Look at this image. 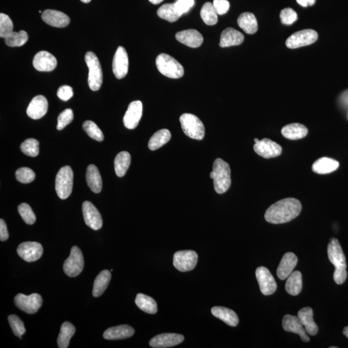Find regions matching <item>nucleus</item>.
I'll return each mask as SVG.
<instances>
[{
	"label": "nucleus",
	"mask_w": 348,
	"mask_h": 348,
	"mask_svg": "<svg viewBox=\"0 0 348 348\" xmlns=\"http://www.w3.org/2000/svg\"><path fill=\"white\" fill-rule=\"evenodd\" d=\"M74 119V113L70 108H67L60 113L58 118L57 129L61 130L65 129Z\"/></svg>",
	"instance_id": "09e8293b"
},
{
	"label": "nucleus",
	"mask_w": 348,
	"mask_h": 348,
	"mask_svg": "<svg viewBox=\"0 0 348 348\" xmlns=\"http://www.w3.org/2000/svg\"><path fill=\"white\" fill-rule=\"evenodd\" d=\"M174 4L177 10L178 11L181 15H183V14L187 13V12L190 10V7L183 0H177Z\"/></svg>",
	"instance_id": "6e6d98bb"
},
{
	"label": "nucleus",
	"mask_w": 348,
	"mask_h": 348,
	"mask_svg": "<svg viewBox=\"0 0 348 348\" xmlns=\"http://www.w3.org/2000/svg\"><path fill=\"white\" fill-rule=\"evenodd\" d=\"M82 211L85 223L90 228L94 230H98L102 227V217L98 210L92 203L90 201H85L83 203Z\"/></svg>",
	"instance_id": "ddd939ff"
},
{
	"label": "nucleus",
	"mask_w": 348,
	"mask_h": 348,
	"mask_svg": "<svg viewBox=\"0 0 348 348\" xmlns=\"http://www.w3.org/2000/svg\"><path fill=\"white\" fill-rule=\"evenodd\" d=\"M297 2L300 6L304 7L313 6L316 3V0H297Z\"/></svg>",
	"instance_id": "4d7b16f0"
},
{
	"label": "nucleus",
	"mask_w": 348,
	"mask_h": 348,
	"mask_svg": "<svg viewBox=\"0 0 348 348\" xmlns=\"http://www.w3.org/2000/svg\"><path fill=\"white\" fill-rule=\"evenodd\" d=\"M184 339L183 335L177 333H163L151 338L149 344L154 348L170 347L181 344Z\"/></svg>",
	"instance_id": "a211bd4d"
},
{
	"label": "nucleus",
	"mask_w": 348,
	"mask_h": 348,
	"mask_svg": "<svg viewBox=\"0 0 348 348\" xmlns=\"http://www.w3.org/2000/svg\"><path fill=\"white\" fill-rule=\"evenodd\" d=\"M213 6L218 15H223L228 11L229 9V3L228 0H214Z\"/></svg>",
	"instance_id": "603ef678"
},
{
	"label": "nucleus",
	"mask_w": 348,
	"mask_h": 348,
	"mask_svg": "<svg viewBox=\"0 0 348 348\" xmlns=\"http://www.w3.org/2000/svg\"><path fill=\"white\" fill-rule=\"evenodd\" d=\"M163 1H164V0H149V2H150V3L154 5L160 4Z\"/></svg>",
	"instance_id": "052dcab7"
},
{
	"label": "nucleus",
	"mask_w": 348,
	"mask_h": 348,
	"mask_svg": "<svg viewBox=\"0 0 348 348\" xmlns=\"http://www.w3.org/2000/svg\"><path fill=\"white\" fill-rule=\"evenodd\" d=\"M74 174L69 166H65L59 170L56 175L55 188L58 197L66 200L72 191Z\"/></svg>",
	"instance_id": "423d86ee"
},
{
	"label": "nucleus",
	"mask_w": 348,
	"mask_h": 348,
	"mask_svg": "<svg viewBox=\"0 0 348 348\" xmlns=\"http://www.w3.org/2000/svg\"><path fill=\"white\" fill-rule=\"evenodd\" d=\"M48 101L46 97L39 95L34 97L28 105L27 113L33 120H39L46 114L48 110Z\"/></svg>",
	"instance_id": "aec40b11"
},
{
	"label": "nucleus",
	"mask_w": 348,
	"mask_h": 348,
	"mask_svg": "<svg viewBox=\"0 0 348 348\" xmlns=\"http://www.w3.org/2000/svg\"><path fill=\"white\" fill-rule=\"evenodd\" d=\"M211 312L213 316L224 322L229 326L235 327L238 325L239 317L233 310L227 307L215 306L212 307Z\"/></svg>",
	"instance_id": "c85d7f7f"
},
{
	"label": "nucleus",
	"mask_w": 348,
	"mask_h": 348,
	"mask_svg": "<svg viewBox=\"0 0 348 348\" xmlns=\"http://www.w3.org/2000/svg\"><path fill=\"white\" fill-rule=\"evenodd\" d=\"M4 39L7 46L11 47H21L27 43L28 36L27 32L25 30H20L18 32H12Z\"/></svg>",
	"instance_id": "a19ab883"
},
{
	"label": "nucleus",
	"mask_w": 348,
	"mask_h": 348,
	"mask_svg": "<svg viewBox=\"0 0 348 348\" xmlns=\"http://www.w3.org/2000/svg\"><path fill=\"white\" fill-rule=\"evenodd\" d=\"M84 267V255L78 246H73L70 256L63 264V270L70 278H75L82 273Z\"/></svg>",
	"instance_id": "0eeeda50"
},
{
	"label": "nucleus",
	"mask_w": 348,
	"mask_h": 348,
	"mask_svg": "<svg viewBox=\"0 0 348 348\" xmlns=\"http://www.w3.org/2000/svg\"><path fill=\"white\" fill-rule=\"evenodd\" d=\"M347 278L346 268L335 269L333 279L337 285H342L344 283Z\"/></svg>",
	"instance_id": "864d4df0"
},
{
	"label": "nucleus",
	"mask_w": 348,
	"mask_h": 348,
	"mask_svg": "<svg viewBox=\"0 0 348 348\" xmlns=\"http://www.w3.org/2000/svg\"><path fill=\"white\" fill-rule=\"evenodd\" d=\"M253 149L258 155L265 159L278 157L282 153L281 146L268 138H264L255 143Z\"/></svg>",
	"instance_id": "2eb2a0df"
},
{
	"label": "nucleus",
	"mask_w": 348,
	"mask_h": 348,
	"mask_svg": "<svg viewBox=\"0 0 348 348\" xmlns=\"http://www.w3.org/2000/svg\"><path fill=\"white\" fill-rule=\"evenodd\" d=\"M135 302L137 306L142 311L149 314H155L158 312L157 303L155 300L148 295L143 293H139L137 295Z\"/></svg>",
	"instance_id": "f704fd0d"
},
{
	"label": "nucleus",
	"mask_w": 348,
	"mask_h": 348,
	"mask_svg": "<svg viewBox=\"0 0 348 348\" xmlns=\"http://www.w3.org/2000/svg\"><path fill=\"white\" fill-rule=\"evenodd\" d=\"M189 7H192L194 5V0H183Z\"/></svg>",
	"instance_id": "bf43d9fd"
},
{
	"label": "nucleus",
	"mask_w": 348,
	"mask_h": 348,
	"mask_svg": "<svg viewBox=\"0 0 348 348\" xmlns=\"http://www.w3.org/2000/svg\"><path fill=\"white\" fill-rule=\"evenodd\" d=\"M330 348H337V347H335V346H331Z\"/></svg>",
	"instance_id": "69168bd1"
},
{
	"label": "nucleus",
	"mask_w": 348,
	"mask_h": 348,
	"mask_svg": "<svg viewBox=\"0 0 348 348\" xmlns=\"http://www.w3.org/2000/svg\"><path fill=\"white\" fill-rule=\"evenodd\" d=\"M302 288V274L299 271L293 272L287 278L285 289L291 295H299Z\"/></svg>",
	"instance_id": "72a5a7b5"
},
{
	"label": "nucleus",
	"mask_w": 348,
	"mask_h": 348,
	"mask_svg": "<svg viewBox=\"0 0 348 348\" xmlns=\"http://www.w3.org/2000/svg\"><path fill=\"white\" fill-rule=\"evenodd\" d=\"M134 333L133 328L123 324L107 329L103 333V337L106 340H122L131 337Z\"/></svg>",
	"instance_id": "bb28decb"
},
{
	"label": "nucleus",
	"mask_w": 348,
	"mask_h": 348,
	"mask_svg": "<svg viewBox=\"0 0 348 348\" xmlns=\"http://www.w3.org/2000/svg\"><path fill=\"white\" fill-rule=\"evenodd\" d=\"M83 129L89 135V136L94 140L99 142L103 141V132L95 123L92 122V121H86L83 125Z\"/></svg>",
	"instance_id": "37998d69"
},
{
	"label": "nucleus",
	"mask_w": 348,
	"mask_h": 348,
	"mask_svg": "<svg viewBox=\"0 0 348 348\" xmlns=\"http://www.w3.org/2000/svg\"><path fill=\"white\" fill-rule=\"evenodd\" d=\"M255 276L259 283L260 292L264 295L273 294L277 290L276 282L270 272L263 266L257 267Z\"/></svg>",
	"instance_id": "9b49d317"
},
{
	"label": "nucleus",
	"mask_w": 348,
	"mask_h": 348,
	"mask_svg": "<svg viewBox=\"0 0 348 348\" xmlns=\"http://www.w3.org/2000/svg\"><path fill=\"white\" fill-rule=\"evenodd\" d=\"M85 62L89 68L88 84L92 91H98L103 84V72L98 57L92 52L85 55Z\"/></svg>",
	"instance_id": "20e7f679"
},
{
	"label": "nucleus",
	"mask_w": 348,
	"mask_h": 348,
	"mask_svg": "<svg viewBox=\"0 0 348 348\" xmlns=\"http://www.w3.org/2000/svg\"><path fill=\"white\" fill-rule=\"evenodd\" d=\"M339 167V163L333 159L321 158L314 162L312 165V170L319 174H327L337 170Z\"/></svg>",
	"instance_id": "c756f323"
},
{
	"label": "nucleus",
	"mask_w": 348,
	"mask_h": 348,
	"mask_svg": "<svg viewBox=\"0 0 348 348\" xmlns=\"http://www.w3.org/2000/svg\"><path fill=\"white\" fill-rule=\"evenodd\" d=\"M131 163V156L127 151H122L118 153L114 160V168L116 175L118 177L124 176Z\"/></svg>",
	"instance_id": "c9c22d12"
},
{
	"label": "nucleus",
	"mask_w": 348,
	"mask_h": 348,
	"mask_svg": "<svg viewBox=\"0 0 348 348\" xmlns=\"http://www.w3.org/2000/svg\"><path fill=\"white\" fill-rule=\"evenodd\" d=\"M156 66L163 75L172 79H178L183 76V66L176 59L169 54H161L156 58Z\"/></svg>",
	"instance_id": "7ed1b4c3"
},
{
	"label": "nucleus",
	"mask_w": 348,
	"mask_h": 348,
	"mask_svg": "<svg viewBox=\"0 0 348 348\" xmlns=\"http://www.w3.org/2000/svg\"><path fill=\"white\" fill-rule=\"evenodd\" d=\"M33 66L40 72H50L55 69L57 60L55 57L49 52L40 51L34 56Z\"/></svg>",
	"instance_id": "6ab92c4d"
},
{
	"label": "nucleus",
	"mask_w": 348,
	"mask_h": 348,
	"mask_svg": "<svg viewBox=\"0 0 348 348\" xmlns=\"http://www.w3.org/2000/svg\"><path fill=\"white\" fill-rule=\"evenodd\" d=\"M301 210V203L299 200L294 198L284 199L267 208L264 217L269 223H286L296 218Z\"/></svg>",
	"instance_id": "f257e3e1"
},
{
	"label": "nucleus",
	"mask_w": 348,
	"mask_h": 348,
	"mask_svg": "<svg viewBox=\"0 0 348 348\" xmlns=\"http://www.w3.org/2000/svg\"><path fill=\"white\" fill-rule=\"evenodd\" d=\"M283 328L288 332H292L299 335L303 342H307L310 340L304 326H302L297 316L286 315L283 319Z\"/></svg>",
	"instance_id": "412c9836"
},
{
	"label": "nucleus",
	"mask_w": 348,
	"mask_h": 348,
	"mask_svg": "<svg viewBox=\"0 0 348 348\" xmlns=\"http://www.w3.org/2000/svg\"><path fill=\"white\" fill-rule=\"evenodd\" d=\"M214 186L217 194L225 193L231 185V170L229 166L222 159H217L213 165Z\"/></svg>",
	"instance_id": "f03ea898"
},
{
	"label": "nucleus",
	"mask_w": 348,
	"mask_h": 348,
	"mask_svg": "<svg viewBox=\"0 0 348 348\" xmlns=\"http://www.w3.org/2000/svg\"><path fill=\"white\" fill-rule=\"evenodd\" d=\"M259 141H260V140H259V139H258L257 138H255V139H254L255 143H257V142H259Z\"/></svg>",
	"instance_id": "0e129e2a"
},
{
	"label": "nucleus",
	"mask_w": 348,
	"mask_h": 348,
	"mask_svg": "<svg viewBox=\"0 0 348 348\" xmlns=\"http://www.w3.org/2000/svg\"><path fill=\"white\" fill-rule=\"evenodd\" d=\"M318 39V34L313 29H304L293 33L286 41L289 49H297L310 46Z\"/></svg>",
	"instance_id": "6e6552de"
},
{
	"label": "nucleus",
	"mask_w": 348,
	"mask_h": 348,
	"mask_svg": "<svg viewBox=\"0 0 348 348\" xmlns=\"http://www.w3.org/2000/svg\"><path fill=\"white\" fill-rule=\"evenodd\" d=\"M8 238L9 233L8 230H7V224L4 220L1 219L0 220V240L6 241Z\"/></svg>",
	"instance_id": "5fc2aeb1"
},
{
	"label": "nucleus",
	"mask_w": 348,
	"mask_h": 348,
	"mask_svg": "<svg viewBox=\"0 0 348 348\" xmlns=\"http://www.w3.org/2000/svg\"><path fill=\"white\" fill-rule=\"evenodd\" d=\"M177 41L191 48H198L203 43V37L200 32L194 29L183 30L176 35Z\"/></svg>",
	"instance_id": "b1692460"
},
{
	"label": "nucleus",
	"mask_w": 348,
	"mask_h": 348,
	"mask_svg": "<svg viewBox=\"0 0 348 348\" xmlns=\"http://www.w3.org/2000/svg\"><path fill=\"white\" fill-rule=\"evenodd\" d=\"M343 334H344L345 337L348 338V326H346V327L344 328V330H343Z\"/></svg>",
	"instance_id": "680f3d73"
},
{
	"label": "nucleus",
	"mask_w": 348,
	"mask_h": 348,
	"mask_svg": "<svg viewBox=\"0 0 348 348\" xmlns=\"http://www.w3.org/2000/svg\"><path fill=\"white\" fill-rule=\"evenodd\" d=\"M75 332V328L69 322H65L61 325L60 335L58 338V345L60 348H67L69 345L71 338Z\"/></svg>",
	"instance_id": "4c0bfd02"
},
{
	"label": "nucleus",
	"mask_w": 348,
	"mask_h": 348,
	"mask_svg": "<svg viewBox=\"0 0 348 348\" xmlns=\"http://www.w3.org/2000/svg\"><path fill=\"white\" fill-rule=\"evenodd\" d=\"M244 40H245V37L242 33L236 30L235 28H227L222 32L219 46L224 48V47L239 46L243 44Z\"/></svg>",
	"instance_id": "a878e982"
},
{
	"label": "nucleus",
	"mask_w": 348,
	"mask_h": 348,
	"mask_svg": "<svg viewBox=\"0 0 348 348\" xmlns=\"http://www.w3.org/2000/svg\"><path fill=\"white\" fill-rule=\"evenodd\" d=\"M198 260V253L194 251H179L174 255L173 264L179 271L186 272L192 270L195 268Z\"/></svg>",
	"instance_id": "1a4fd4ad"
},
{
	"label": "nucleus",
	"mask_w": 348,
	"mask_h": 348,
	"mask_svg": "<svg viewBox=\"0 0 348 348\" xmlns=\"http://www.w3.org/2000/svg\"><path fill=\"white\" fill-rule=\"evenodd\" d=\"M18 210L19 214H20L25 223L29 224V225L34 224L36 217H35L34 213L29 205L27 203H21V205H19Z\"/></svg>",
	"instance_id": "a18cd8bd"
},
{
	"label": "nucleus",
	"mask_w": 348,
	"mask_h": 348,
	"mask_svg": "<svg viewBox=\"0 0 348 348\" xmlns=\"http://www.w3.org/2000/svg\"><path fill=\"white\" fill-rule=\"evenodd\" d=\"M13 23L8 15L0 14V37L6 38L13 32Z\"/></svg>",
	"instance_id": "c03bdc74"
},
{
	"label": "nucleus",
	"mask_w": 348,
	"mask_h": 348,
	"mask_svg": "<svg viewBox=\"0 0 348 348\" xmlns=\"http://www.w3.org/2000/svg\"><path fill=\"white\" fill-rule=\"evenodd\" d=\"M217 15L218 14H217L216 11H215L212 3L207 2V3L203 5L201 10V16L206 24L208 25H214L216 24L217 21H218Z\"/></svg>",
	"instance_id": "ea45409f"
},
{
	"label": "nucleus",
	"mask_w": 348,
	"mask_h": 348,
	"mask_svg": "<svg viewBox=\"0 0 348 348\" xmlns=\"http://www.w3.org/2000/svg\"><path fill=\"white\" fill-rule=\"evenodd\" d=\"M143 114V104L140 101H134L130 104L123 118V123L128 129L137 127Z\"/></svg>",
	"instance_id": "dca6fc26"
},
{
	"label": "nucleus",
	"mask_w": 348,
	"mask_h": 348,
	"mask_svg": "<svg viewBox=\"0 0 348 348\" xmlns=\"http://www.w3.org/2000/svg\"><path fill=\"white\" fill-rule=\"evenodd\" d=\"M87 183L94 193L98 194L102 190V179L99 170L95 165H90L86 173Z\"/></svg>",
	"instance_id": "7c9ffc66"
},
{
	"label": "nucleus",
	"mask_w": 348,
	"mask_h": 348,
	"mask_svg": "<svg viewBox=\"0 0 348 348\" xmlns=\"http://www.w3.org/2000/svg\"><path fill=\"white\" fill-rule=\"evenodd\" d=\"M14 303L19 309L28 314H34L38 311L42 306L43 300L41 295L37 293H32L25 295L19 293L14 298Z\"/></svg>",
	"instance_id": "9d476101"
},
{
	"label": "nucleus",
	"mask_w": 348,
	"mask_h": 348,
	"mask_svg": "<svg viewBox=\"0 0 348 348\" xmlns=\"http://www.w3.org/2000/svg\"><path fill=\"white\" fill-rule=\"evenodd\" d=\"M281 22L285 25H292L297 20V13L291 8H286L282 10L280 14Z\"/></svg>",
	"instance_id": "8fccbe9b"
},
{
	"label": "nucleus",
	"mask_w": 348,
	"mask_h": 348,
	"mask_svg": "<svg viewBox=\"0 0 348 348\" xmlns=\"http://www.w3.org/2000/svg\"><path fill=\"white\" fill-rule=\"evenodd\" d=\"M83 3L88 4L91 2V0H81Z\"/></svg>",
	"instance_id": "e2e57ef3"
},
{
	"label": "nucleus",
	"mask_w": 348,
	"mask_h": 348,
	"mask_svg": "<svg viewBox=\"0 0 348 348\" xmlns=\"http://www.w3.org/2000/svg\"><path fill=\"white\" fill-rule=\"evenodd\" d=\"M180 122L187 136L197 140H202L204 138L205 126L197 116L191 113H184L180 117Z\"/></svg>",
	"instance_id": "39448f33"
},
{
	"label": "nucleus",
	"mask_w": 348,
	"mask_h": 348,
	"mask_svg": "<svg viewBox=\"0 0 348 348\" xmlns=\"http://www.w3.org/2000/svg\"><path fill=\"white\" fill-rule=\"evenodd\" d=\"M35 175L29 168L22 167L16 170V178L19 182L23 184L31 183L35 179Z\"/></svg>",
	"instance_id": "49530a36"
},
{
	"label": "nucleus",
	"mask_w": 348,
	"mask_h": 348,
	"mask_svg": "<svg viewBox=\"0 0 348 348\" xmlns=\"http://www.w3.org/2000/svg\"><path fill=\"white\" fill-rule=\"evenodd\" d=\"M170 138H171V134H170L169 130H159L151 136L148 142V148L151 150H158V148L167 143L170 141Z\"/></svg>",
	"instance_id": "e433bc0d"
},
{
	"label": "nucleus",
	"mask_w": 348,
	"mask_h": 348,
	"mask_svg": "<svg viewBox=\"0 0 348 348\" xmlns=\"http://www.w3.org/2000/svg\"><path fill=\"white\" fill-rule=\"evenodd\" d=\"M298 262V258L294 253H286L282 258L279 264L277 275L281 280H285L292 273Z\"/></svg>",
	"instance_id": "5701e85b"
},
{
	"label": "nucleus",
	"mask_w": 348,
	"mask_h": 348,
	"mask_svg": "<svg viewBox=\"0 0 348 348\" xmlns=\"http://www.w3.org/2000/svg\"><path fill=\"white\" fill-rule=\"evenodd\" d=\"M113 74L117 79L126 76L129 70V57L124 47L120 46L116 51L112 62Z\"/></svg>",
	"instance_id": "f8f14e48"
},
{
	"label": "nucleus",
	"mask_w": 348,
	"mask_h": 348,
	"mask_svg": "<svg viewBox=\"0 0 348 348\" xmlns=\"http://www.w3.org/2000/svg\"><path fill=\"white\" fill-rule=\"evenodd\" d=\"M297 317L307 333L312 336L317 334L319 328L314 320V312L311 307H306L300 310Z\"/></svg>",
	"instance_id": "393cba45"
},
{
	"label": "nucleus",
	"mask_w": 348,
	"mask_h": 348,
	"mask_svg": "<svg viewBox=\"0 0 348 348\" xmlns=\"http://www.w3.org/2000/svg\"><path fill=\"white\" fill-rule=\"evenodd\" d=\"M42 20L52 27L64 28L67 27L70 23V18L62 12L56 10L45 11L42 14Z\"/></svg>",
	"instance_id": "4be33fe9"
},
{
	"label": "nucleus",
	"mask_w": 348,
	"mask_h": 348,
	"mask_svg": "<svg viewBox=\"0 0 348 348\" xmlns=\"http://www.w3.org/2000/svg\"><path fill=\"white\" fill-rule=\"evenodd\" d=\"M8 320L14 335L21 338V336L24 334L26 331L24 324L15 315L9 316Z\"/></svg>",
	"instance_id": "de8ad7c7"
},
{
	"label": "nucleus",
	"mask_w": 348,
	"mask_h": 348,
	"mask_svg": "<svg viewBox=\"0 0 348 348\" xmlns=\"http://www.w3.org/2000/svg\"><path fill=\"white\" fill-rule=\"evenodd\" d=\"M281 133L286 139L297 140L306 137L308 130L304 125L300 123H292L284 127L282 129Z\"/></svg>",
	"instance_id": "cd10ccee"
},
{
	"label": "nucleus",
	"mask_w": 348,
	"mask_h": 348,
	"mask_svg": "<svg viewBox=\"0 0 348 348\" xmlns=\"http://www.w3.org/2000/svg\"><path fill=\"white\" fill-rule=\"evenodd\" d=\"M342 101L345 105H348V90L344 92L342 95Z\"/></svg>",
	"instance_id": "13d9d810"
},
{
	"label": "nucleus",
	"mask_w": 348,
	"mask_h": 348,
	"mask_svg": "<svg viewBox=\"0 0 348 348\" xmlns=\"http://www.w3.org/2000/svg\"><path fill=\"white\" fill-rule=\"evenodd\" d=\"M18 254L21 259L28 262L35 261L42 257L44 249L41 244L37 242H25L19 245Z\"/></svg>",
	"instance_id": "4468645a"
},
{
	"label": "nucleus",
	"mask_w": 348,
	"mask_h": 348,
	"mask_svg": "<svg viewBox=\"0 0 348 348\" xmlns=\"http://www.w3.org/2000/svg\"><path fill=\"white\" fill-rule=\"evenodd\" d=\"M328 255L330 261L335 268H346V262L344 252L337 239L332 238L328 246Z\"/></svg>",
	"instance_id": "f3484780"
},
{
	"label": "nucleus",
	"mask_w": 348,
	"mask_h": 348,
	"mask_svg": "<svg viewBox=\"0 0 348 348\" xmlns=\"http://www.w3.org/2000/svg\"><path fill=\"white\" fill-rule=\"evenodd\" d=\"M158 15L159 17L171 23L178 20L182 16L177 10L174 4L163 5L158 9Z\"/></svg>",
	"instance_id": "58836bf2"
},
{
	"label": "nucleus",
	"mask_w": 348,
	"mask_h": 348,
	"mask_svg": "<svg viewBox=\"0 0 348 348\" xmlns=\"http://www.w3.org/2000/svg\"><path fill=\"white\" fill-rule=\"evenodd\" d=\"M73 95H74L73 89L68 85H63V86L60 87L58 92H57V96L58 98L65 101L69 100Z\"/></svg>",
	"instance_id": "3c124183"
},
{
	"label": "nucleus",
	"mask_w": 348,
	"mask_h": 348,
	"mask_svg": "<svg viewBox=\"0 0 348 348\" xmlns=\"http://www.w3.org/2000/svg\"><path fill=\"white\" fill-rule=\"evenodd\" d=\"M238 23L246 33L248 34H255L258 30L257 20L254 14L248 13H244L239 16Z\"/></svg>",
	"instance_id": "2f4dec72"
},
{
	"label": "nucleus",
	"mask_w": 348,
	"mask_h": 348,
	"mask_svg": "<svg viewBox=\"0 0 348 348\" xmlns=\"http://www.w3.org/2000/svg\"><path fill=\"white\" fill-rule=\"evenodd\" d=\"M111 277H112V275H111L110 272L106 270V269L99 274L94 283L93 291H92V294H93L94 297H98L103 295L109 285Z\"/></svg>",
	"instance_id": "473e14b6"
},
{
	"label": "nucleus",
	"mask_w": 348,
	"mask_h": 348,
	"mask_svg": "<svg viewBox=\"0 0 348 348\" xmlns=\"http://www.w3.org/2000/svg\"><path fill=\"white\" fill-rule=\"evenodd\" d=\"M39 141L36 139L33 138L26 139L21 144V150L25 155L30 157H36L39 154Z\"/></svg>",
	"instance_id": "79ce46f5"
}]
</instances>
